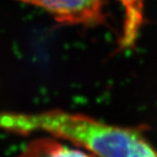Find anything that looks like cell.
I'll return each mask as SVG.
<instances>
[{
	"mask_svg": "<svg viewBox=\"0 0 157 157\" xmlns=\"http://www.w3.org/2000/svg\"><path fill=\"white\" fill-rule=\"evenodd\" d=\"M0 130L15 133L50 134L84 150L88 155L157 156V149L146 137L144 128L112 125L70 112H3L0 113Z\"/></svg>",
	"mask_w": 157,
	"mask_h": 157,
	"instance_id": "6da1fadb",
	"label": "cell"
},
{
	"mask_svg": "<svg viewBox=\"0 0 157 157\" xmlns=\"http://www.w3.org/2000/svg\"><path fill=\"white\" fill-rule=\"evenodd\" d=\"M40 8L56 21L71 26L109 25L114 13L124 24L130 39H136L143 21L142 0H18Z\"/></svg>",
	"mask_w": 157,
	"mask_h": 157,
	"instance_id": "7a4b0ae2",
	"label": "cell"
},
{
	"mask_svg": "<svg viewBox=\"0 0 157 157\" xmlns=\"http://www.w3.org/2000/svg\"><path fill=\"white\" fill-rule=\"evenodd\" d=\"M26 155H48V156H71L88 155L81 149L70 148L56 141H37L31 143L25 150Z\"/></svg>",
	"mask_w": 157,
	"mask_h": 157,
	"instance_id": "3957f363",
	"label": "cell"
}]
</instances>
